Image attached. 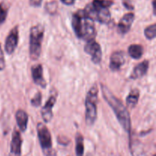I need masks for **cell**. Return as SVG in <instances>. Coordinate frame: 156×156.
Here are the masks:
<instances>
[{
    "label": "cell",
    "mask_w": 156,
    "mask_h": 156,
    "mask_svg": "<svg viewBox=\"0 0 156 156\" xmlns=\"http://www.w3.org/2000/svg\"><path fill=\"white\" fill-rule=\"evenodd\" d=\"M101 92L104 99L112 108L119 123H120L123 129L129 134V138H131V120L127 108L125 107V105L120 99L117 98L111 92L108 87L105 85H101Z\"/></svg>",
    "instance_id": "1"
},
{
    "label": "cell",
    "mask_w": 156,
    "mask_h": 156,
    "mask_svg": "<svg viewBox=\"0 0 156 156\" xmlns=\"http://www.w3.org/2000/svg\"><path fill=\"white\" fill-rule=\"evenodd\" d=\"M72 27L79 39L87 41L95 39L96 30L94 21L88 18L84 10H78L73 15Z\"/></svg>",
    "instance_id": "2"
},
{
    "label": "cell",
    "mask_w": 156,
    "mask_h": 156,
    "mask_svg": "<svg viewBox=\"0 0 156 156\" xmlns=\"http://www.w3.org/2000/svg\"><path fill=\"white\" fill-rule=\"evenodd\" d=\"M113 3L111 0H94L85 6L84 12L94 21H98L101 24H108L111 18L109 8Z\"/></svg>",
    "instance_id": "3"
},
{
    "label": "cell",
    "mask_w": 156,
    "mask_h": 156,
    "mask_svg": "<svg viewBox=\"0 0 156 156\" xmlns=\"http://www.w3.org/2000/svg\"><path fill=\"white\" fill-rule=\"evenodd\" d=\"M98 88L94 84L89 89L85 98V122L88 126L94 125L98 117Z\"/></svg>",
    "instance_id": "4"
},
{
    "label": "cell",
    "mask_w": 156,
    "mask_h": 156,
    "mask_svg": "<svg viewBox=\"0 0 156 156\" xmlns=\"http://www.w3.org/2000/svg\"><path fill=\"white\" fill-rule=\"evenodd\" d=\"M44 30V27L41 24H36L30 28L29 35V53L31 60H37L41 56Z\"/></svg>",
    "instance_id": "5"
},
{
    "label": "cell",
    "mask_w": 156,
    "mask_h": 156,
    "mask_svg": "<svg viewBox=\"0 0 156 156\" xmlns=\"http://www.w3.org/2000/svg\"><path fill=\"white\" fill-rule=\"evenodd\" d=\"M37 137L41 149L45 156H56V152L53 148L51 134L48 128L43 123H38L37 126Z\"/></svg>",
    "instance_id": "6"
},
{
    "label": "cell",
    "mask_w": 156,
    "mask_h": 156,
    "mask_svg": "<svg viewBox=\"0 0 156 156\" xmlns=\"http://www.w3.org/2000/svg\"><path fill=\"white\" fill-rule=\"evenodd\" d=\"M85 52L87 54L90 55L91 58V61L94 64H99L101 62L102 59V51L101 46L98 43L95 41V40L87 41L85 46Z\"/></svg>",
    "instance_id": "7"
},
{
    "label": "cell",
    "mask_w": 156,
    "mask_h": 156,
    "mask_svg": "<svg viewBox=\"0 0 156 156\" xmlns=\"http://www.w3.org/2000/svg\"><path fill=\"white\" fill-rule=\"evenodd\" d=\"M19 39V31L18 27L15 26L11 30L6 37L5 43V50L9 55L12 54L15 52L17 46L18 44Z\"/></svg>",
    "instance_id": "8"
},
{
    "label": "cell",
    "mask_w": 156,
    "mask_h": 156,
    "mask_svg": "<svg viewBox=\"0 0 156 156\" xmlns=\"http://www.w3.org/2000/svg\"><path fill=\"white\" fill-rule=\"evenodd\" d=\"M57 98V93L55 91H52L48 100L46 102L45 105L41 110L42 119L45 123H49L53 117V108L55 105Z\"/></svg>",
    "instance_id": "9"
},
{
    "label": "cell",
    "mask_w": 156,
    "mask_h": 156,
    "mask_svg": "<svg viewBox=\"0 0 156 156\" xmlns=\"http://www.w3.org/2000/svg\"><path fill=\"white\" fill-rule=\"evenodd\" d=\"M21 145H22V139L21 134L19 131L15 128L12 133L9 156H21Z\"/></svg>",
    "instance_id": "10"
},
{
    "label": "cell",
    "mask_w": 156,
    "mask_h": 156,
    "mask_svg": "<svg viewBox=\"0 0 156 156\" xmlns=\"http://www.w3.org/2000/svg\"><path fill=\"white\" fill-rule=\"evenodd\" d=\"M135 19V15L133 12L126 13L122 17L117 25V31L120 34L124 35L130 30L132 24Z\"/></svg>",
    "instance_id": "11"
},
{
    "label": "cell",
    "mask_w": 156,
    "mask_h": 156,
    "mask_svg": "<svg viewBox=\"0 0 156 156\" xmlns=\"http://www.w3.org/2000/svg\"><path fill=\"white\" fill-rule=\"evenodd\" d=\"M125 59L124 53L122 51H116L111 54L110 58V69L111 71H119L124 65Z\"/></svg>",
    "instance_id": "12"
},
{
    "label": "cell",
    "mask_w": 156,
    "mask_h": 156,
    "mask_svg": "<svg viewBox=\"0 0 156 156\" xmlns=\"http://www.w3.org/2000/svg\"><path fill=\"white\" fill-rule=\"evenodd\" d=\"M31 76L34 82L38 86L45 88L47 82L44 78V69L41 64H37L31 67Z\"/></svg>",
    "instance_id": "13"
},
{
    "label": "cell",
    "mask_w": 156,
    "mask_h": 156,
    "mask_svg": "<svg viewBox=\"0 0 156 156\" xmlns=\"http://www.w3.org/2000/svg\"><path fill=\"white\" fill-rule=\"evenodd\" d=\"M149 60H144L139 63L138 65L134 67L132 73L129 76V78L131 79H138L140 78L143 77L147 73L148 69H149Z\"/></svg>",
    "instance_id": "14"
},
{
    "label": "cell",
    "mask_w": 156,
    "mask_h": 156,
    "mask_svg": "<svg viewBox=\"0 0 156 156\" xmlns=\"http://www.w3.org/2000/svg\"><path fill=\"white\" fill-rule=\"evenodd\" d=\"M15 119L17 124L21 132H25L27 127L28 122V115L24 110L19 109L15 113Z\"/></svg>",
    "instance_id": "15"
},
{
    "label": "cell",
    "mask_w": 156,
    "mask_h": 156,
    "mask_svg": "<svg viewBox=\"0 0 156 156\" xmlns=\"http://www.w3.org/2000/svg\"><path fill=\"white\" fill-rule=\"evenodd\" d=\"M140 93L139 89H133L127 95L126 98V104L128 108H134L138 104L139 99H140Z\"/></svg>",
    "instance_id": "16"
},
{
    "label": "cell",
    "mask_w": 156,
    "mask_h": 156,
    "mask_svg": "<svg viewBox=\"0 0 156 156\" xmlns=\"http://www.w3.org/2000/svg\"><path fill=\"white\" fill-rule=\"evenodd\" d=\"M144 49L140 44H132L128 48V53L130 57L134 59H139L143 56Z\"/></svg>",
    "instance_id": "17"
},
{
    "label": "cell",
    "mask_w": 156,
    "mask_h": 156,
    "mask_svg": "<svg viewBox=\"0 0 156 156\" xmlns=\"http://www.w3.org/2000/svg\"><path fill=\"white\" fill-rule=\"evenodd\" d=\"M85 146H84V138L79 133L76 135V156H84Z\"/></svg>",
    "instance_id": "18"
},
{
    "label": "cell",
    "mask_w": 156,
    "mask_h": 156,
    "mask_svg": "<svg viewBox=\"0 0 156 156\" xmlns=\"http://www.w3.org/2000/svg\"><path fill=\"white\" fill-rule=\"evenodd\" d=\"M144 34L148 40H153L156 37V24H152L144 30Z\"/></svg>",
    "instance_id": "19"
},
{
    "label": "cell",
    "mask_w": 156,
    "mask_h": 156,
    "mask_svg": "<svg viewBox=\"0 0 156 156\" xmlns=\"http://www.w3.org/2000/svg\"><path fill=\"white\" fill-rule=\"evenodd\" d=\"M46 11L50 15H54L56 13L58 9V4L56 1H50L46 3Z\"/></svg>",
    "instance_id": "20"
},
{
    "label": "cell",
    "mask_w": 156,
    "mask_h": 156,
    "mask_svg": "<svg viewBox=\"0 0 156 156\" xmlns=\"http://www.w3.org/2000/svg\"><path fill=\"white\" fill-rule=\"evenodd\" d=\"M41 101H42V94H41V93L40 91H38V92H37L34 94L33 98L31 99L30 104L34 108H38V107L41 106Z\"/></svg>",
    "instance_id": "21"
},
{
    "label": "cell",
    "mask_w": 156,
    "mask_h": 156,
    "mask_svg": "<svg viewBox=\"0 0 156 156\" xmlns=\"http://www.w3.org/2000/svg\"><path fill=\"white\" fill-rule=\"evenodd\" d=\"M8 15V9L3 3L0 4V25L5 21Z\"/></svg>",
    "instance_id": "22"
},
{
    "label": "cell",
    "mask_w": 156,
    "mask_h": 156,
    "mask_svg": "<svg viewBox=\"0 0 156 156\" xmlns=\"http://www.w3.org/2000/svg\"><path fill=\"white\" fill-rule=\"evenodd\" d=\"M5 68V61L4 53H3L1 44H0V71H2Z\"/></svg>",
    "instance_id": "23"
},
{
    "label": "cell",
    "mask_w": 156,
    "mask_h": 156,
    "mask_svg": "<svg viewBox=\"0 0 156 156\" xmlns=\"http://www.w3.org/2000/svg\"><path fill=\"white\" fill-rule=\"evenodd\" d=\"M43 0H29V3L32 7L38 8L42 4Z\"/></svg>",
    "instance_id": "24"
},
{
    "label": "cell",
    "mask_w": 156,
    "mask_h": 156,
    "mask_svg": "<svg viewBox=\"0 0 156 156\" xmlns=\"http://www.w3.org/2000/svg\"><path fill=\"white\" fill-rule=\"evenodd\" d=\"M123 4L124 7L129 9V10H133L134 9L133 5L132 2L129 0H123Z\"/></svg>",
    "instance_id": "25"
},
{
    "label": "cell",
    "mask_w": 156,
    "mask_h": 156,
    "mask_svg": "<svg viewBox=\"0 0 156 156\" xmlns=\"http://www.w3.org/2000/svg\"><path fill=\"white\" fill-rule=\"evenodd\" d=\"M62 3L66 5H73L75 3L76 0H60Z\"/></svg>",
    "instance_id": "26"
},
{
    "label": "cell",
    "mask_w": 156,
    "mask_h": 156,
    "mask_svg": "<svg viewBox=\"0 0 156 156\" xmlns=\"http://www.w3.org/2000/svg\"><path fill=\"white\" fill-rule=\"evenodd\" d=\"M152 8H153V13L155 15V0L152 1Z\"/></svg>",
    "instance_id": "27"
},
{
    "label": "cell",
    "mask_w": 156,
    "mask_h": 156,
    "mask_svg": "<svg viewBox=\"0 0 156 156\" xmlns=\"http://www.w3.org/2000/svg\"><path fill=\"white\" fill-rule=\"evenodd\" d=\"M87 156H91V155H88Z\"/></svg>",
    "instance_id": "28"
},
{
    "label": "cell",
    "mask_w": 156,
    "mask_h": 156,
    "mask_svg": "<svg viewBox=\"0 0 156 156\" xmlns=\"http://www.w3.org/2000/svg\"><path fill=\"white\" fill-rule=\"evenodd\" d=\"M153 156H155V155H153Z\"/></svg>",
    "instance_id": "29"
}]
</instances>
